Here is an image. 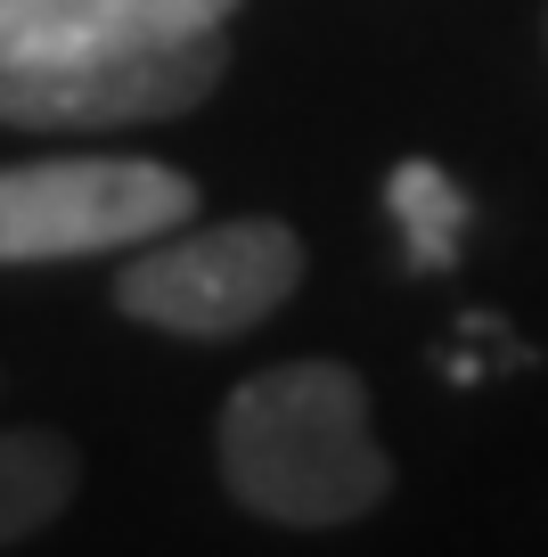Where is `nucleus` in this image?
<instances>
[{"mask_svg": "<svg viewBox=\"0 0 548 557\" xmlns=\"http://www.w3.org/2000/svg\"><path fill=\"white\" fill-rule=\"evenodd\" d=\"M197 222V181L155 157H34L0 164V262L132 255Z\"/></svg>", "mask_w": 548, "mask_h": 557, "instance_id": "3", "label": "nucleus"}, {"mask_svg": "<svg viewBox=\"0 0 548 557\" xmlns=\"http://www.w3.org/2000/svg\"><path fill=\"white\" fill-rule=\"evenodd\" d=\"M229 74L222 25L172 41H123L83 50L50 66H0V123L9 132H123V123H164L213 99Z\"/></svg>", "mask_w": 548, "mask_h": 557, "instance_id": "4", "label": "nucleus"}, {"mask_svg": "<svg viewBox=\"0 0 548 557\" xmlns=\"http://www.w3.org/2000/svg\"><path fill=\"white\" fill-rule=\"evenodd\" d=\"M295 287H303V238L271 213H238L213 230L180 222L132 246V262L115 271V312H132L139 329L189 336V345H229L262 329Z\"/></svg>", "mask_w": 548, "mask_h": 557, "instance_id": "2", "label": "nucleus"}, {"mask_svg": "<svg viewBox=\"0 0 548 557\" xmlns=\"http://www.w3.org/2000/svg\"><path fill=\"white\" fill-rule=\"evenodd\" d=\"M74 484H83V459H74L66 435H50V426H0V549H17L41 524L66 517Z\"/></svg>", "mask_w": 548, "mask_h": 557, "instance_id": "6", "label": "nucleus"}, {"mask_svg": "<svg viewBox=\"0 0 548 557\" xmlns=\"http://www.w3.org/2000/svg\"><path fill=\"white\" fill-rule=\"evenodd\" d=\"M222 484L271 524H352L394 492V459L369 435V385L344 361L254 369L222 401Z\"/></svg>", "mask_w": 548, "mask_h": 557, "instance_id": "1", "label": "nucleus"}, {"mask_svg": "<svg viewBox=\"0 0 548 557\" xmlns=\"http://www.w3.org/2000/svg\"><path fill=\"white\" fill-rule=\"evenodd\" d=\"M238 0H0V66H50L123 41H172L229 25Z\"/></svg>", "mask_w": 548, "mask_h": 557, "instance_id": "5", "label": "nucleus"}, {"mask_svg": "<svg viewBox=\"0 0 548 557\" xmlns=\"http://www.w3.org/2000/svg\"><path fill=\"white\" fill-rule=\"evenodd\" d=\"M385 206H394L401 238H410V262L418 271H443L466 238V189L443 173V164H394L385 181Z\"/></svg>", "mask_w": 548, "mask_h": 557, "instance_id": "7", "label": "nucleus"}]
</instances>
